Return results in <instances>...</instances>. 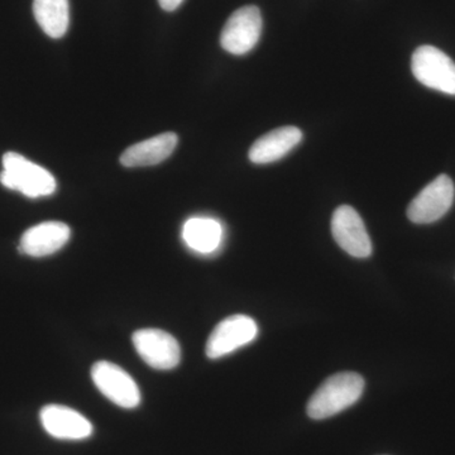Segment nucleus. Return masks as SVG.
Masks as SVG:
<instances>
[{"label": "nucleus", "mask_w": 455, "mask_h": 455, "mask_svg": "<svg viewBox=\"0 0 455 455\" xmlns=\"http://www.w3.org/2000/svg\"><path fill=\"white\" fill-rule=\"evenodd\" d=\"M364 390L361 374L341 372L328 379L311 396L307 412L314 420H324L355 405Z\"/></svg>", "instance_id": "obj_1"}, {"label": "nucleus", "mask_w": 455, "mask_h": 455, "mask_svg": "<svg viewBox=\"0 0 455 455\" xmlns=\"http://www.w3.org/2000/svg\"><path fill=\"white\" fill-rule=\"evenodd\" d=\"M0 182L9 190L20 191L31 199L52 196L56 191V180L52 173L16 152L3 156Z\"/></svg>", "instance_id": "obj_2"}, {"label": "nucleus", "mask_w": 455, "mask_h": 455, "mask_svg": "<svg viewBox=\"0 0 455 455\" xmlns=\"http://www.w3.org/2000/svg\"><path fill=\"white\" fill-rule=\"evenodd\" d=\"M411 70L427 88L455 95V62L436 47L420 46L412 53Z\"/></svg>", "instance_id": "obj_3"}, {"label": "nucleus", "mask_w": 455, "mask_h": 455, "mask_svg": "<svg viewBox=\"0 0 455 455\" xmlns=\"http://www.w3.org/2000/svg\"><path fill=\"white\" fill-rule=\"evenodd\" d=\"M455 188L448 175H440L410 203L407 217L415 224H430L444 217L453 205Z\"/></svg>", "instance_id": "obj_4"}, {"label": "nucleus", "mask_w": 455, "mask_h": 455, "mask_svg": "<svg viewBox=\"0 0 455 455\" xmlns=\"http://www.w3.org/2000/svg\"><path fill=\"white\" fill-rule=\"evenodd\" d=\"M262 26L259 8L254 5L239 8L229 17L221 31V47L232 55H245L259 44Z\"/></svg>", "instance_id": "obj_5"}, {"label": "nucleus", "mask_w": 455, "mask_h": 455, "mask_svg": "<svg viewBox=\"0 0 455 455\" xmlns=\"http://www.w3.org/2000/svg\"><path fill=\"white\" fill-rule=\"evenodd\" d=\"M92 379L98 390L123 409H134L140 403L139 385L122 367L112 362H97L92 368Z\"/></svg>", "instance_id": "obj_6"}, {"label": "nucleus", "mask_w": 455, "mask_h": 455, "mask_svg": "<svg viewBox=\"0 0 455 455\" xmlns=\"http://www.w3.org/2000/svg\"><path fill=\"white\" fill-rule=\"evenodd\" d=\"M134 348L149 367L170 371L181 361L179 341L161 329H140L132 337Z\"/></svg>", "instance_id": "obj_7"}, {"label": "nucleus", "mask_w": 455, "mask_h": 455, "mask_svg": "<svg viewBox=\"0 0 455 455\" xmlns=\"http://www.w3.org/2000/svg\"><path fill=\"white\" fill-rule=\"evenodd\" d=\"M259 326L252 317L236 314L215 326L206 343V355L218 359L235 352L256 339Z\"/></svg>", "instance_id": "obj_8"}, {"label": "nucleus", "mask_w": 455, "mask_h": 455, "mask_svg": "<svg viewBox=\"0 0 455 455\" xmlns=\"http://www.w3.org/2000/svg\"><path fill=\"white\" fill-rule=\"evenodd\" d=\"M331 233L335 242L355 259H367L372 254V242L361 215L349 205H341L331 218Z\"/></svg>", "instance_id": "obj_9"}, {"label": "nucleus", "mask_w": 455, "mask_h": 455, "mask_svg": "<svg viewBox=\"0 0 455 455\" xmlns=\"http://www.w3.org/2000/svg\"><path fill=\"white\" fill-rule=\"evenodd\" d=\"M40 420L44 429L52 438L84 440L92 435V424L76 410L64 405L42 407Z\"/></svg>", "instance_id": "obj_10"}, {"label": "nucleus", "mask_w": 455, "mask_h": 455, "mask_svg": "<svg viewBox=\"0 0 455 455\" xmlns=\"http://www.w3.org/2000/svg\"><path fill=\"white\" fill-rule=\"evenodd\" d=\"M71 236V229L62 221H44L29 228L20 238V253L35 259L51 256L61 250Z\"/></svg>", "instance_id": "obj_11"}, {"label": "nucleus", "mask_w": 455, "mask_h": 455, "mask_svg": "<svg viewBox=\"0 0 455 455\" xmlns=\"http://www.w3.org/2000/svg\"><path fill=\"white\" fill-rule=\"evenodd\" d=\"M302 140V132L298 127H281L268 132L251 147L248 157L256 164H267L289 155Z\"/></svg>", "instance_id": "obj_12"}, {"label": "nucleus", "mask_w": 455, "mask_h": 455, "mask_svg": "<svg viewBox=\"0 0 455 455\" xmlns=\"http://www.w3.org/2000/svg\"><path fill=\"white\" fill-rule=\"evenodd\" d=\"M178 134L172 132L158 134L142 140L123 152L121 163L124 167L155 166L169 158L178 146Z\"/></svg>", "instance_id": "obj_13"}, {"label": "nucleus", "mask_w": 455, "mask_h": 455, "mask_svg": "<svg viewBox=\"0 0 455 455\" xmlns=\"http://www.w3.org/2000/svg\"><path fill=\"white\" fill-rule=\"evenodd\" d=\"M223 226L208 217H194L182 228V239L194 252L212 254L220 250L223 242Z\"/></svg>", "instance_id": "obj_14"}, {"label": "nucleus", "mask_w": 455, "mask_h": 455, "mask_svg": "<svg viewBox=\"0 0 455 455\" xmlns=\"http://www.w3.org/2000/svg\"><path fill=\"white\" fill-rule=\"evenodd\" d=\"M33 14L51 38L64 37L70 25L68 0H33Z\"/></svg>", "instance_id": "obj_15"}, {"label": "nucleus", "mask_w": 455, "mask_h": 455, "mask_svg": "<svg viewBox=\"0 0 455 455\" xmlns=\"http://www.w3.org/2000/svg\"><path fill=\"white\" fill-rule=\"evenodd\" d=\"M182 3H184V0H158L160 7L166 12L176 11Z\"/></svg>", "instance_id": "obj_16"}]
</instances>
